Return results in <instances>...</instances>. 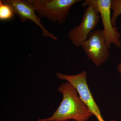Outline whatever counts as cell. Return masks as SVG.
Listing matches in <instances>:
<instances>
[{"label":"cell","mask_w":121,"mask_h":121,"mask_svg":"<svg viewBox=\"0 0 121 121\" xmlns=\"http://www.w3.org/2000/svg\"><path fill=\"white\" fill-rule=\"evenodd\" d=\"M58 91L63 98L60 105L51 117L38 121H66L73 119L76 121H87L93 115L78 96L74 87L67 82L61 84Z\"/></svg>","instance_id":"1"},{"label":"cell","mask_w":121,"mask_h":121,"mask_svg":"<svg viewBox=\"0 0 121 121\" xmlns=\"http://www.w3.org/2000/svg\"><path fill=\"white\" fill-rule=\"evenodd\" d=\"M39 17L59 24L65 23L71 7L81 0H29Z\"/></svg>","instance_id":"2"},{"label":"cell","mask_w":121,"mask_h":121,"mask_svg":"<svg viewBox=\"0 0 121 121\" xmlns=\"http://www.w3.org/2000/svg\"><path fill=\"white\" fill-rule=\"evenodd\" d=\"M111 4V0H85L82 4L83 7H91L100 15L106 43L109 49L111 44L117 48L121 47V33L112 23Z\"/></svg>","instance_id":"3"},{"label":"cell","mask_w":121,"mask_h":121,"mask_svg":"<svg viewBox=\"0 0 121 121\" xmlns=\"http://www.w3.org/2000/svg\"><path fill=\"white\" fill-rule=\"evenodd\" d=\"M87 75L86 71L74 75H68L59 72L56 74L57 78L60 80H66L74 87L80 99L93 115L97 118L98 121H106L102 117L99 107L89 89L87 82Z\"/></svg>","instance_id":"4"},{"label":"cell","mask_w":121,"mask_h":121,"mask_svg":"<svg viewBox=\"0 0 121 121\" xmlns=\"http://www.w3.org/2000/svg\"><path fill=\"white\" fill-rule=\"evenodd\" d=\"M87 58L92 60L95 66L99 67L109 58L110 52L103 30L93 31L81 46Z\"/></svg>","instance_id":"5"},{"label":"cell","mask_w":121,"mask_h":121,"mask_svg":"<svg viewBox=\"0 0 121 121\" xmlns=\"http://www.w3.org/2000/svg\"><path fill=\"white\" fill-rule=\"evenodd\" d=\"M100 18L99 13L93 8L87 7L82 22L68 33V37L73 44L76 47H81L87 39L89 34L96 27Z\"/></svg>","instance_id":"6"},{"label":"cell","mask_w":121,"mask_h":121,"mask_svg":"<svg viewBox=\"0 0 121 121\" xmlns=\"http://www.w3.org/2000/svg\"><path fill=\"white\" fill-rule=\"evenodd\" d=\"M4 4L10 7L14 14L19 17L22 22L30 20L41 29L43 37H48L54 40L57 37L50 32L42 24L40 17L36 15L35 9L29 0H1Z\"/></svg>","instance_id":"7"},{"label":"cell","mask_w":121,"mask_h":121,"mask_svg":"<svg viewBox=\"0 0 121 121\" xmlns=\"http://www.w3.org/2000/svg\"><path fill=\"white\" fill-rule=\"evenodd\" d=\"M14 13L12 9L8 5L4 4L0 0V20L7 21L12 19Z\"/></svg>","instance_id":"8"},{"label":"cell","mask_w":121,"mask_h":121,"mask_svg":"<svg viewBox=\"0 0 121 121\" xmlns=\"http://www.w3.org/2000/svg\"><path fill=\"white\" fill-rule=\"evenodd\" d=\"M111 9L112 11L111 19L113 26H116L118 17L121 14V0H111Z\"/></svg>","instance_id":"9"},{"label":"cell","mask_w":121,"mask_h":121,"mask_svg":"<svg viewBox=\"0 0 121 121\" xmlns=\"http://www.w3.org/2000/svg\"><path fill=\"white\" fill-rule=\"evenodd\" d=\"M117 70L121 74V62L118 64L117 66Z\"/></svg>","instance_id":"10"},{"label":"cell","mask_w":121,"mask_h":121,"mask_svg":"<svg viewBox=\"0 0 121 121\" xmlns=\"http://www.w3.org/2000/svg\"></svg>","instance_id":"11"}]
</instances>
